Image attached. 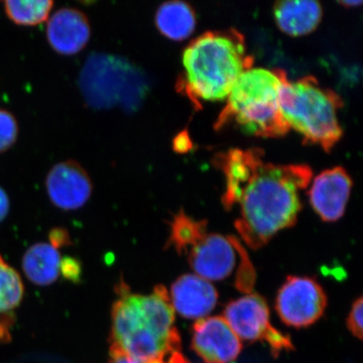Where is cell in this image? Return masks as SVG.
Segmentation results:
<instances>
[{"label": "cell", "mask_w": 363, "mask_h": 363, "mask_svg": "<svg viewBox=\"0 0 363 363\" xmlns=\"http://www.w3.org/2000/svg\"><path fill=\"white\" fill-rule=\"evenodd\" d=\"M341 4H343L344 6H359L362 2L360 1H342Z\"/></svg>", "instance_id": "cell-27"}, {"label": "cell", "mask_w": 363, "mask_h": 363, "mask_svg": "<svg viewBox=\"0 0 363 363\" xmlns=\"http://www.w3.org/2000/svg\"><path fill=\"white\" fill-rule=\"evenodd\" d=\"M156 26L160 32L169 39H187L195 30L194 11L188 4L179 0L164 2L157 9Z\"/></svg>", "instance_id": "cell-17"}, {"label": "cell", "mask_w": 363, "mask_h": 363, "mask_svg": "<svg viewBox=\"0 0 363 363\" xmlns=\"http://www.w3.org/2000/svg\"><path fill=\"white\" fill-rule=\"evenodd\" d=\"M192 350L205 363H233L242 344L223 316L206 317L193 326Z\"/></svg>", "instance_id": "cell-10"}, {"label": "cell", "mask_w": 363, "mask_h": 363, "mask_svg": "<svg viewBox=\"0 0 363 363\" xmlns=\"http://www.w3.org/2000/svg\"><path fill=\"white\" fill-rule=\"evenodd\" d=\"M286 74L279 69L252 68L241 74L226 97L215 128L233 125L259 138H277L289 126L279 108V94Z\"/></svg>", "instance_id": "cell-5"}, {"label": "cell", "mask_w": 363, "mask_h": 363, "mask_svg": "<svg viewBox=\"0 0 363 363\" xmlns=\"http://www.w3.org/2000/svg\"><path fill=\"white\" fill-rule=\"evenodd\" d=\"M6 16L16 25L38 26L49 18L52 0H7L4 2Z\"/></svg>", "instance_id": "cell-18"}, {"label": "cell", "mask_w": 363, "mask_h": 363, "mask_svg": "<svg viewBox=\"0 0 363 363\" xmlns=\"http://www.w3.org/2000/svg\"><path fill=\"white\" fill-rule=\"evenodd\" d=\"M18 126L11 112L0 109V154L13 147L18 138Z\"/></svg>", "instance_id": "cell-20"}, {"label": "cell", "mask_w": 363, "mask_h": 363, "mask_svg": "<svg viewBox=\"0 0 363 363\" xmlns=\"http://www.w3.org/2000/svg\"><path fill=\"white\" fill-rule=\"evenodd\" d=\"M189 147H191V143L189 142V138L186 133L179 135L175 140V149L179 152H185Z\"/></svg>", "instance_id": "cell-25"}, {"label": "cell", "mask_w": 363, "mask_h": 363, "mask_svg": "<svg viewBox=\"0 0 363 363\" xmlns=\"http://www.w3.org/2000/svg\"><path fill=\"white\" fill-rule=\"evenodd\" d=\"M245 37L230 28L203 33L186 48L178 89L192 104L226 99L243 72L252 68Z\"/></svg>", "instance_id": "cell-3"}, {"label": "cell", "mask_w": 363, "mask_h": 363, "mask_svg": "<svg viewBox=\"0 0 363 363\" xmlns=\"http://www.w3.org/2000/svg\"><path fill=\"white\" fill-rule=\"evenodd\" d=\"M50 240H51L50 243L57 248L63 247V245H68L70 242L68 233L62 228H56L52 230L50 233Z\"/></svg>", "instance_id": "cell-23"}, {"label": "cell", "mask_w": 363, "mask_h": 363, "mask_svg": "<svg viewBox=\"0 0 363 363\" xmlns=\"http://www.w3.org/2000/svg\"><path fill=\"white\" fill-rule=\"evenodd\" d=\"M86 104L98 111L138 109L145 96L147 81L128 60L104 52H93L86 60L79 77Z\"/></svg>", "instance_id": "cell-7"}, {"label": "cell", "mask_w": 363, "mask_h": 363, "mask_svg": "<svg viewBox=\"0 0 363 363\" xmlns=\"http://www.w3.org/2000/svg\"><path fill=\"white\" fill-rule=\"evenodd\" d=\"M174 311L187 319H203L213 311L218 293L210 281L197 274H184L169 292Z\"/></svg>", "instance_id": "cell-13"}, {"label": "cell", "mask_w": 363, "mask_h": 363, "mask_svg": "<svg viewBox=\"0 0 363 363\" xmlns=\"http://www.w3.org/2000/svg\"><path fill=\"white\" fill-rule=\"evenodd\" d=\"M61 262L58 248L51 243H37L28 248L23 257V271L35 285H51L59 278Z\"/></svg>", "instance_id": "cell-16"}, {"label": "cell", "mask_w": 363, "mask_h": 363, "mask_svg": "<svg viewBox=\"0 0 363 363\" xmlns=\"http://www.w3.org/2000/svg\"><path fill=\"white\" fill-rule=\"evenodd\" d=\"M362 297L354 301L346 322L348 330L359 340L362 339Z\"/></svg>", "instance_id": "cell-21"}, {"label": "cell", "mask_w": 363, "mask_h": 363, "mask_svg": "<svg viewBox=\"0 0 363 363\" xmlns=\"http://www.w3.org/2000/svg\"><path fill=\"white\" fill-rule=\"evenodd\" d=\"M61 272L66 278L74 279L80 276V264L75 259L67 257L62 260Z\"/></svg>", "instance_id": "cell-22"}, {"label": "cell", "mask_w": 363, "mask_h": 363, "mask_svg": "<svg viewBox=\"0 0 363 363\" xmlns=\"http://www.w3.org/2000/svg\"><path fill=\"white\" fill-rule=\"evenodd\" d=\"M9 211V199L7 197L6 191L0 188V222L6 218Z\"/></svg>", "instance_id": "cell-24"}, {"label": "cell", "mask_w": 363, "mask_h": 363, "mask_svg": "<svg viewBox=\"0 0 363 363\" xmlns=\"http://www.w3.org/2000/svg\"><path fill=\"white\" fill-rule=\"evenodd\" d=\"M108 363H143L138 362V360L133 359V358L123 357V355H116L111 357Z\"/></svg>", "instance_id": "cell-26"}, {"label": "cell", "mask_w": 363, "mask_h": 363, "mask_svg": "<svg viewBox=\"0 0 363 363\" xmlns=\"http://www.w3.org/2000/svg\"><path fill=\"white\" fill-rule=\"evenodd\" d=\"M264 156L260 150L236 149L217 155L214 161L225 178L222 202L227 210L236 208L235 229L255 250L296 223L301 192L313 176L306 164H277Z\"/></svg>", "instance_id": "cell-1"}, {"label": "cell", "mask_w": 363, "mask_h": 363, "mask_svg": "<svg viewBox=\"0 0 363 363\" xmlns=\"http://www.w3.org/2000/svg\"><path fill=\"white\" fill-rule=\"evenodd\" d=\"M223 317L238 338L250 342L264 341L274 357H279L283 351L294 350L290 336L272 326L269 306L259 294H247L229 303Z\"/></svg>", "instance_id": "cell-8"}, {"label": "cell", "mask_w": 363, "mask_h": 363, "mask_svg": "<svg viewBox=\"0 0 363 363\" xmlns=\"http://www.w3.org/2000/svg\"><path fill=\"white\" fill-rule=\"evenodd\" d=\"M45 188L50 200L62 210H77L84 206L92 194L89 175L75 161L55 164L48 174Z\"/></svg>", "instance_id": "cell-11"}, {"label": "cell", "mask_w": 363, "mask_h": 363, "mask_svg": "<svg viewBox=\"0 0 363 363\" xmlns=\"http://www.w3.org/2000/svg\"><path fill=\"white\" fill-rule=\"evenodd\" d=\"M274 11L279 28L291 35H303L313 32L322 18V7L319 2L310 0L278 2Z\"/></svg>", "instance_id": "cell-15"}, {"label": "cell", "mask_w": 363, "mask_h": 363, "mask_svg": "<svg viewBox=\"0 0 363 363\" xmlns=\"http://www.w3.org/2000/svg\"><path fill=\"white\" fill-rule=\"evenodd\" d=\"M168 245L187 259L195 274L208 281H231L236 290L252 294L257 272L241 241L233 235L210 233L206 221L181 211L169 227Z\"/></svg>", "instance_id": "cell-4"}, {"label": "cell", "mask_w": 363, "mask_h": 363, "mask_svg": "<svg viewBox=\"0 0 363 363\" xmlns=\"http://www.w3.org/2000/svg\"><path fill=\"white\" fill-rule=\"evenodd\" d=\"M23 297V285L20 274L0 255V313L18 307Z\"/></svg>", "instance_id": "cell-19"}, {"label": "cell", "mask_w": 363, "mask_h": 363, "mask_svg": "<svg viewBox=\"0 0 363 363\" xmlns=\"http://www.w3.org/2000/svg\"><path fill=\"white\" fill-rule=\"evenodd\" d=\"M90 35L87 16L78 9H60L48 23V40L52 50L60 55L72 56L82 51L89 42Z\"/></svg>", "instance_id": "cell-14"}, {"label": "cell", "mask_w": 363, "mask_h": 363, "mask_svg": "<svg viewBox=\"0 0 363 363\" xmlns=\"http://www.w3.org/2000/svg\"><path fill=\"white\" fill-rule=\"evenodd\" d=\"M274 307L284 323L304 328L323 316L327 296L315 279L291 276L279 289Z\"/></svg>", "instance_id": "cell-9"}, {"label": "cell", "mask_w": 363, "mask_h": 363, "mask_svg": "<svg viewBox=\"0 0 363 363\" xmlns=\"http://www.w3.org/2000/svg\"><path fill=\"white\" fill-rule=\"evenodd\" d=\"M351 186L350 177L340 167L326 169L315 178L309 191L310 202L324 221L333 222L342 217Z\"/></svg>", "instance_id": "cell-12"}, {"label": "cell", "mask_w": 363, "mask_h": 363, "mask_svg": "<svg viewBox=\"0 0 363 363\" xmlns=\"http://www.w3.org/2000/svg\"><path fill=\"white\" fill-rule=\"evenodd\" d=\"M112 308L111 357L123 355L143 363H191L182 351L169 291L159 285L150 295L116 289Z\"/></svg>", "instance_id": "cell-2"}, {"label": "cell", "mask_w": 363, "mask_h": 363, "mask_svg": "<svg viewBox=\"0 0 363 363\" xmlns=\"http://www.w3.org/2000/svg\"><path fill=\"white\" fill-rule=\"evenodd\" d=\"M342 104L338 94L320 86L311 76L296 81L286 79L279 94V108L289 128L327 152L342 136L338 119Z\"/></svg>", "instance_id": "cell-6"}]
</instances>
